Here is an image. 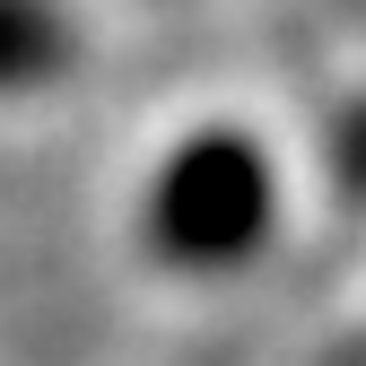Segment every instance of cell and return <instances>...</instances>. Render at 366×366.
Here are the masks:
<instances>
[{"label": "cell", "instance_id": "obj_3", "mask_svg": "<svg viewBox=\"0 0 366 366\" xmlns=\"http://www.w3.org/2000/svg\"><path fill=\"white\" fill-rule=\"evenodd\" d=\"M332 174H340V192H357V201H366V97L332 122Z\"/></svg>", "mask_w": 366, "mask_h": 366}, {"label": "cell", "instance_id": "obj_1", "mask_svg": "<svg viewBox=\"0 0 366 366\" xmlns=\"http://www.w3.org/2000/svg\"><path fill=\"white\" fill-rule=\"evenodd\" d=\"M270 227H280V174L236 122L174 140L140 192V244L166 270H236L270 244Z\"/></svg>", "mask_w": 366, "mask_h": 366}, {"label": "cell", "instance_id": "obj_2", "mask_svg": "<svg viewBox=\"0 0 366 366\" xmlns=\"http://www.w3.org/2000/svg\"><path fill=\"white\" fill-rule=\"evenodd\" d=\"M70 61V26L53 18V0H0V97L61 79Z\"/></svg>", "mask_w": 366, "mask_h": 366}]
</instances>
